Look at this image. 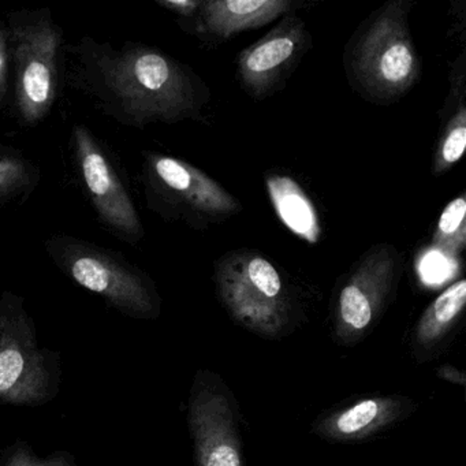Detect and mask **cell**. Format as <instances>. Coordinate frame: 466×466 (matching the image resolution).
<instances>
[{"label":"cell","mask_w":466,"mask_h":466,"mask_svg":"<svg viewBox=\"0 0 466 466\" xmlns=\"http://www.w3.org/2000/svg\"><path fill=\"white\" fill-rule=\"evenodd\" d=\"M189 425L198 466H241L236 421L228 398L211 387L196 390Z\"/></svg>","instance_id":"8fae6325"},{"label":"cell","mask_w":466,"mask_h":466,"mask_svg":"<svg viewBox=\"0 0 466 466\" xmlns=\"http://www.w3.org/2000/svg\"><path fill=\"white\" fill-rule=\"evenodd\" d=\"M9 31L6 24H0V106L4 105L9 91Z\"/></svg>","instance_id":"ffe728a7"},{"label":"cell","mask_w":466,"mask_h":466,"mask_svg":"<svg viewBox=\"0 0 466 466\" xmlns=\"http://www.w3.org/2000/svg\"><path fill=\"white\" fill-rule=\"evenodd\" d=\"M403 410L405 402L397 398H367L329 414L316 431L331 441H360L394 422Z\"/></svg>","instance_id":"4fadbf2b"},{"label":"cell","mask_w":466,"mask_h":466,"mask_svg":"<svg viewBox=\"0 0 466 466\" xmlns=\"http://www.w3.org/2000/svg\"><path fill=\"white\" fill-rule=\"evenodd\" d=\"M293 9L290 0H208L195 15L198 34L217 40L268 25Z\"/></svg>","instance_id":"7c38bea8"},{"label":"cell","mask_w":466,"mask_h":466,"mask_svg":"<svg viewBox=\"0 0 466 466\" xmlns=\"http://www.w3.org/2000/svg\"><path fill=\"white\" fill-rule=\"evenodd\" d=\"M466 148V107L463 100L458 105L452 118L444 127L441 140L436 147L435 155L432 160L433 176L441 177L447 173L450 168L454 167Z\"/></svg>","instance_id":"ac0fdd59"},{"label":"cell","mask_w":466,"mask_h":466,"mask_svg":"<svg viewBox=\"0 0 466 466\" xmlns=\"http://www.w3.org/2000/svg\"><path fill=\"white\" fill-rule=\"evenodd\" d=\"M144 192L149 209L165 220L198 230L230 219L242 211L238 198L190 163L167 155H146Z\"/></svg>","instance_id":"277c9868"},{"label":"cell","mask_w":466,"mask_h":466,"mask_svg":"<svg viewBox=\"0 0 466 466\" xmlns=\"http://www.w3.org/2000/svg\"><path fill=\"white\" fill-rule=\"evenodd\" d=\"M215 282L237 323L263 337L282 331L289 316L285 283L266 256L250 249L223 255L215 267Z\"/></svg>","instance_id":"5b68a950"},{"label":"cell","mask_w":466,"mask_h":466,"mask_svg":"<svg viewBox=\"0 0 466 466\" xmlns=\"http://www.w3.org/2000/svg\"><path fill=\"white\" fill-rule=\"evenodd\" d=\"M5 24L15 66L18 116L24 124L37 125L58 97L64 35L48 9L12 12Z\"/></svg>","instance_id":"3957f363"},{"label":"cell","mask_w":466,"mask_h":466,"mask_svg":"<svg viewBox=\"0 0 466 466\" xmlns=\"http://www.w3.org/2000/svg\"><path fill=\"white\" fill-rule=\"evenodd\" d=\"M266 185L280 222L308 244H318L321 237L320 218L301 185L283 174L267 176Z\"/></svg>","instance_id":"5bb4252c"},{"label":"cell","mask_w":466,"mask_h":466,"mask_svg":"<svg viewBox=\"0 0 466 466\" xmlns=\"http://www.w3.org/2000/svg\"><path fill=\"white\" fill-rule=\"evenodd\" d=\"M432 245L449 258H458L466 247V198L458 196L450 201L436 225Z\"/></svg>","instance_id":"2e32d148"},{"label":"cell","mask_w":466,"mask_h":466,"mask_svg":"<svg viewBox=\"0 0 466 466\" xmlns=\"http://www.w3.org/2000/svg\"><path fill=\"white\" fill-rule=\"evenodd\" d=\"M466 305V280L460 279L441 291L420 319L416 339L420 346L430 348L447 334Z\"/></svg>","instance_id":"9a60e30c"},{"label":"cell","mask_w":466,"mask_h":466,"mask_svg":"<svg viewBox=\"0 0 466 466\" xmlns=\"http://www.w3.org/2000/svg\"><path fill=\"white\" fill-rule=\"evenodd\" d=\"M36 167L17 155L0 154V208L36 187Z\"/></svg>","instance_id":"e0dca14e"},{"label":"cell","mask_w":466,"mask_h":466,"mask_svg":"<svg viewBox=\"0 0 466 466\" xmlns=\"http://www.w3.org/2000/svg\"><path fill=\"white\" fill-rule=\"evenodd\" d=\"M409 0L378 10L351 40L348 72L354 88L370 102H397L420 77V61L409 31Z\"/></svg>","instance_id":"7a4b0ae2"},{"label":"cell","mask_w":466,"mask_h":466,"mask_svg":"<svg viewBox=\"0 0 466 466\" xmlns=\"http://www.w3.org/2000/svg\"><path fill=\"white\" fill-rule=\"evenodd\" d=\"M203 0H159L157 5L182 18H193L198 15Z\"/></svg>","instance_id":"44dd1931"},{"label":"cell","mask_w":466,"mask_h":466,"mask_svg":"<svg viewBox=\"0 0 466 466\" xmlns=\"http://www.w3.org/2000/svg\"><path fill=\"white\" fill-rule=\"evenodd\" d=\"M400 266L392 245H375L362 256L338 296L335 331L343 342L360 339L380 318Z\"/></svg>","instance_id":"9c48e42d"},{"label":"cell","mask_w":466,"mask_h":466,"mask_svg":"<svg viewBox=\"0 0 466 466\" xmlns=\"http://www.w3.org/2000/svg\"><path fill=\"white\" fill-rule=\"evenodd\" d=\"M48 256L81 288L138 318L157 315V301L148 278L113 250L70 236L46 242Z\"/></svg>","instance_id":"8992f818"},{"label":"cell","mask_w":466,"mask_h":466,"mask_svg":"<svg viewBox=\"0 0 466 466\" xmlns=\"http://www.w3.org/2000/svg\"><path fill=\"white\" fill-rule=\"evenodd\" d=\"M6 466H73L67 455H56L50 460H39L26 449H18L10 455Z\"/></svg>","instance_id":"d6986e66"},{"label":"cell","mask_w":466,"mask_h":466,"mask_svg":"<svg viewBox=\"0 0 466 466\" xmlns=\"http://www.w3.org/2000/svg\"><path fill=\"white\" fill-rule=\"evenodd\" d=\"M309 47V35L304 21L286 17L266 36L239 54L237 61L242 88L255 100H263L277 91Z\"/></svg>","instance_id":"30bf717a"},{"label":"cell","mask_w":466,"mask_h":466,"mask_svg":"<svg viewBox=\"0 0 466 466\" xmlns=\"http://www.w3.org/2000/svg\"><path fill=\"white\" fill-rule=\"evenodd\" d=\"M73 148L84 187L100 222L118 238L129 244L140 242L144 237L140 215L102 144L88 127L76 125Z\"/></svg>","instance_id":"ba28073f"},{"label":"cell","mask_w":466,"mask_h":466,"mask_svg":"<svg viewBox=\"0 0 466 466\" xmlns=\"http://www.w3.org/2000/svg\"><path fill=\"white\" fill-rule=\"evenodd\" d=\"M438 376L443 379V380L451 381V383L460 384V386H465L466 378L462 370L451 367V365H443V367L439 368Z\"/></svg>","instance_id":"7402d4cb"},{"label":"cell","mask_w":466,"mask_h":466,"mask_svg":"<svg viewBox=\"0 0 466 466\" xmlns=\"http://www.w3.org/2000/svg\"><path fill=\"white\" fill-rule=\"evenodd\" d=\"M20 301L0 297V402L24 405L47 397L50 376Z\"/></svg>","instance_id":"52a82bcc"},{"label":"cell","mask_w":466,"mask_h":466,"mask_svg":"<svg viewBox=\"0 0 466 466\" xmlns=\"http://www.w3.org/2000/svg\"><path fill=\"white\" fill-rule=\"evenodd\" d=\"M73 86L105 116L127 127L201 121L209 102L204 81L187 65L157 48H121L84 36L69 48Z\"/></svg>","instance_id":"6da1fadb"}]
</instances>
